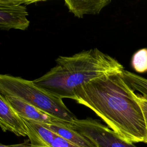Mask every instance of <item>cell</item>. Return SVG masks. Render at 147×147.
Here are the masks:
<instances>
[{"label": "cell", "instance_id": "7a4b0ae2", "mask_svg": "<svg viewBox=\"0 0 147 147\" xmlns=\"http://www.w3.org/2000/svg\"><path fill=\"white\" fill-rule=\"evenodd\" d=\"M56 64L33 83L45 92L63 99H72L74 90L105 75L124 69L122 65L98 48L84 50L70 56H59Z\"/></svg>", "mask_w": 147, "mask_h": 147}, {"label": "cell", "instance_id": "8fae6325", "mask_svg": "<svg viewBox=\"0 0 147 147\" xmlns=\"http://www.w3.org/2000/svg\"><path fill=\"white\" fill-rule=\"evenodd\" d=\"M123 74L127 83L134 91L147 98V79L125 69Z\"/></svg>", "mask_w": 147, "mask_h": 147}, {"label": "cell", "instance_id": "30bf717a", "mask_svg": "<svg viewBox=\"0 0 147 147\" xmlns=\"http://www.w3.org/2000/svg\"><path fill=\"white\" fill-rule=\"evenodd\" d=\"M111 2L109 0H65L69 11L78 18L85 14H98L102 9Z\"/></svg>", "mask_w": 147, "mask_h": 147}, {"label": "cell", "instance_id": "3957f363", "mask_svg": "<svg viewBox=\"0 0 147 147\" xmlns=\"http://www.w3.org/2000/svg\"><path fill=\"white\" fill-rule=\"evenodd\" d=\"M0 94L19 98L58 120L72 123L76 119L63 99L35 86L32 81L7 74L0 75Z\"/></svg>", "mask_w": 147, "mask_h": 147}, {"label": "cell", "instance_id": "277c9868", "mask_svg": "<svg viewBox=\"0 0 147 147\" xmlns=\"http://www.w3.org/2000/svg\"><path fill=\"white\" fill-rule=\"evenodd\" d=\"M69 125L87 138L95 147H137L98 120L91 118H76Z\"/></svg>", "mask_w": 147, "mask_h": 147}, {"label": "cell", "instance_id": "52a82bcc", "mask_svg": "<svg viewBox=\"0 0 147 147\" xmlns=\"http://www.w3.org/2000/svg\"><path fill=\"white\" fill-rule=\"evenodd\" d=\"M0 126L3 131H9L17 136H28V129L24 119L1 94H0Z\"/></svg>", "mask_w": 147, "mask_h": 147}, {"label": "cell", "instance_id": "9c48e42d", "mask_svg": "<svg viewBox=\"0 0 147 147\" xmlns=\"http://www.w3.org/2000/svg\"><path fill=\"white\" fill-rule=\"evenodd\" d=\"M39 123L58 136L79 147H95L87 138L73 129L69 123L60 121H53L49 123Z\"/></svg>", "mask_w": 147, "mask_h": 147}, {"label": "cell", "instance_id": "6da1fadb", "mask_svg": "<svg viewBox=\"0 0 147 147\" xmlns=\"http://www.w3.org/2000/svg\"><path fill=\"white\" fill-rule=\"evenodd\" d=\"M123 70L81 85L74 90L73 99L93 111L123 140L133 144L144 142V115Z\"/></svg>", "mask_w": 147, "mask_h": 147}, {"label": "cell", "instance_id": "5b68a950", "mask_svg": "<svg viewBox=\"0 0 147 147\" xmlns=\"http://www.w3.org/2000/svg\"><path fill=\"white\" fill-rule=\"evenodd\" d=\"M33 1L1 0L0 29L9 30L11 29L24 30L29 25L27 18L28 13L26 6L36 2Z\"/></svg>", "mask_w": 147, "mask_h": 147}, {"label": "cell", "instance_id": "5bb4252c", "mask_svg": "<svg viewBox=\"0 0 147 147\" xmlns=\"http://www.w3.org/2000/svg\"><path fill=\"white\" fill-rule=\"evenodd\" d=\"M32 145L29 143L28 141H25L24 143L14 144V145H3L1 144L0 147H32Z\"/></svg>", "mask_w": 147, "mask_h": 147}, {"label": "cell", "instance_id": "9a60e30c", "mask_svg": "<svg viewBox=\"0 0 147 147\" xmlns=\"http://www.w3.org/2000/svg\"><path fill=\"white\" fill-rule=\"evenodd\" d=\"M32 147H48L46 146H37V145H32Z\"/></svg>", "mask_w": 147, "mask_h": 147}, {"label": "cell", "instance_id": "ba28073f", "mask_svg": "<svg viewBox=\"0 0 147 147\" xmlns=\"http://www.w3.org/2000/svg\"><path fill=\"white\" fill-rule=\"evenodd\" d=\"M5 98L11 107L23 119L41 123L59 121L19 98L12 96H6Z\"/></svg>", "mask_w": 147, "mask_h": 147}, {"label": "cell", "instance_id": "4fadbf2b", "mask_svg": "<svg viewBox=\"0 0 147 147\" xmlns=\"http://www.w3.org/2000/svg\"><path fill=\"white\" fill-rule=\"evenodd\" d=\"M134 98L140 106L144 115L146 126V138L144 142L147 144V98L136 92L134 93Z\"/></svg>", "mask_w": 147, "mask_h": 147}, {"label": "cell", "instance_id": "7c38bea8", "mask_svg": "<svg viewBox=\"0 0 147 147\" xmlns=\"http://www.w3.org/2000/svg\"><path fill=\"white\" fill-rule=\"evenodd\" d=\"M131 65L138 73L147 72V48H142L136 52L131 59Z\"/></svg>", "mask_w": 147, "mask_h": 147}, {"label": "cell", "instance_id": "8992f818", "mask_svg": "<svg viewBox=\"0 0 147 147\" xmlns=\"http://www.w3.org/2000/svg\"><path fill=\"white\" fill-rule=\"evenodd\" d=\"M23 119L27 127L29 140L32 145L48 147H79L45 128L38 122Z\"/></svg>", "mask_w": 147, "mask_h": 147}]
</instances>
